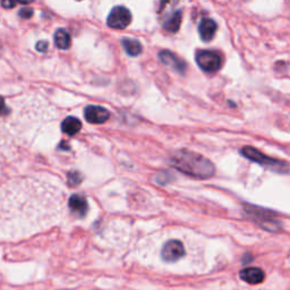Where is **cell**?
Returning <instances> with one entry per match:
<instances>
[{"label": "cell", "instance_id": "obj_1", "mask_svg": "<svg viewBox=\"0 0 290 290\" xmlns=\"http://www.w3.org/2000/svg\"><path fill=\"white\" fill-rule=\"evenodd\" d=\"M171 164L177 170L193 178L207 179L216 174V167L209 159L188 150H180L175 153Z\"/></svg>", "mask_w": 290, "mask_h": 290}, {"label": "cell", "instance_id": "obj_2", "mask_svg": "<svg viewBox=\"0 0 290 290\" xmlns=\"http://www.w3.org/2000/svg\"><path fill=\"white\" fill-rule=\"evenodd\" d=\"M242 155L244 156L247 159L250 161H254V162L261 164V166L268 168V169L273 170L275 173L279 174H287L290 170V168L285 161H280L274 159V157L268 156L264 155L259 150L255 148H252V146H245V148L242 149Z\"/></svg>", "mask_w": 290, "mask_h": 290}, {"label": "cell", "instance_id": "obj_3", "mask_svg": "<svg viewBox=\"0 0 290 290\" xmlns=\"http://www.w3.org/2000/svg\"><path fill=\"white\" fill-rule=\"evenodd\" d=\"M195 60L199 67L205 73H216L223 65V57L214 50H200L196 52Z\"/></svg>", "mask_w": 290, "mask_h": 290}, {"label": "cell", "instance_id": "obj_4", "mask_svg": "<svg viewBox=\"0 0 290 290\" xmlns=\"http://www.w3.org/2000/svg\"><path fill=\"white\" fill-rule=\"evenodd\" d=\"M246 212H248L250 216L255 218L259 221L260 224L262 225V228L268 229L270 231H277L279 230V223L275 220V214L271 211L267 209H262V207H256L249 204L245 205Z\"/></svg>", "mask_w": 290, "mask_h": 290}, {"label": "cell", "instance_id": "obj_5", "mask_svg": "<svg viewBox=\"0 0 290 290\" xmlns=\"http://www.w3.org/2000/svg\"><path fill=\"white\" fill-rule=\"evenodd\" d=\"M132 22V15L130 10L125 7L118 6L114 7L112 10V13L109 14L108 20H107V24L109 25L112 28H116V30H123L126 28L128 25Z\"/></svg>", "mask_w": 290, "mask_h": 290}, {"label": "cell", "instance_id": "obj_6", "mask_svg": "<svg viewBox=\"0 0 290 290\" xmlns=\"http://www.w3.org/2000/svg\"><path fill=\"white\" fill-rule=\"evenodd\" d=\"M185 255V247L181 242L173 239V241L167 242L163 245L162 250H161V257L164 262L173 263L177 262Z\"/></svg>", "mask_w": 290, "mask_h": 290}, {"label": "cell", "instance_id": "obj_7", "mask_svg": "<svg viewBox=\"0 0 290 290\" xmlns=\"http://www.w3.org/2000/svg\"><path fill=\"white\" fill-rule=\"evenodd\" d=\"M84 117L91 124H103L109 119L110 112L103 107L89 106L84 110Z\"/></svg>", "mask_w": 290, "mask_h": 290}, {"label": "cell", "instance_id": "obj_8", "mask_svg": "<svg viewBox=\"0 0 290 290\" xmlns=\"http://www.w3.org/2000/svg\"><path fill=\"white\" fill-rule=\"evenodd\" d=\"M159 58L164 65L174 68L178 73H185L186 63L180 58V57L175 55L174 52L169 51V50H162V51H160L159 53Z\"/></svg>", "mask_w": 290, "mask_h": 290}, {"label": "cell", "instance_id": "obj_9", "mask_svg": "<svg viewBox=\"0 0 290 290\" xmlns=\"http://www.w3.org/2000/svg\"><path fill=\"white\" fill-rule=\"evenodd\" d=\"M242 280L249 285H259L261 282H263L266 274L264 271L260 268H245L239 272Z\"/></svg>", "mask_w": 290, "mask_h": 290}, {"label": "cell", "instance_id": "obj_10", "mask_svg": "<svg viewBox=\"0 0 290 290\" xmlns=\"http://www.w3.org/2000/svg\"><path fill=\"white\" fill-rule=\"evenodd\" d=\"M218 28L217 23L211 19H203L199 25V33L203 41L212 40Z\"/></svg>", "mask_w": 290, "mask_h": 290}, {"label": "cell", "instance_id": "obj_11", "mask_svg": "<svg viewBox=\"0 0 290 290\" xmlns=\"http://www.w3.org/2000/svg\"><path fill=\"white\" fill-rule=\"evenodd\" d=\"M69 207L73 212H75L77 216L83 217L85 216L88 210V203L87 200L82 198L80 195H71L69 199Z\"/></svg>", "mask_w": 290, "mask_h": 290}, {"label": "cell", "instance_id": "obj_12", "mask_svg": "<svg viewBox=\"0 0 290 290\" xmlns=\"http://www.w3.org/2000/svg\"><path fill=\"white\" fill-rule=\"evenodd\" d=\"M81 127H82L81 120L75 117H68L62 123V131L69 136L77 134L78 132L81 131Z\"/></svg>", "mask_w": 290, "mask_h": 290}, {"label": "cell", "instance_id": "obj_13", "mask_svg": "<svg viewBox=\"0 0 290 290\" xmlns=\"http://www.w3.org/2000/svg\"><path fill=\"white\" fill-rule=\"evenodd\" d=\"M181 21H182L181 10H177V12H175L173 15H171L169 19L164 22L163 24L164 30L170 32V33H176V32L179 30V27H180Z\"/></svg>", "mask_w": 290, "mask_h": 290}, {"label": "cell", "instance_id": "obj_14", "mask_svg": "<svg viewBox=\"0 0 290 290\" xmlns=\"http://www.w3.org/2000/svg\"><path fill=\"white\" fill-rule=\"evenodd\" d=\"M70 35L68 34V32L60 28L56 32L55 34V44L57 45V48L62 49V50H66L70 46Z\"/></svg>", "mask_w": 290, "mask_h": 290}, {"label": "cell", "instance_id": "obj_15", "mask_svg": "<svg viewBox=\"0 0 290 290\" xmlns=\"http://www.w3.org/2000/svg\"><path fill=\"white\" fill-rule=\"evenodd\" d=\"M123 46L130 56L136 57L142 52V45L137 40L134 39H124L123 40Z\"/></svg>", "mask_w": 290, "mask_h": 290}, {"label": "cell", "instance_id": "obj_16", "mask_svg": "<svg viewBox=\"0 0 290 290\" xmlns=\"http://www.w3.org/2000/svg\"><path fill=\"white\" fill-rule=\"evenodd\" d=\"M67 178L70 186H76L78 184H81L83 176H82L81 173H78V171H70V173H68Z\"/></svg>", "mask_w": 290, "mask_h": 290}, {"label": "cell", "instance_id": "obj_17", "mask_svg": "<svg viewBox=\"0 0 290 290\" xmlns=\"http://www.w3.org/2000/svg\"><path fill=\"white\" fill-rule=\"evenodd\" d=\"M33 15V10L31 8H22L20 12V16H22L23 19H30Z\"/></svg>", "mask_w": 290, "mask_h": 290}, {"label": "cell", "instance_id": "obj_18", "mask_svg": "<svg viewBox=\"0 0 290 290\" xmlns=\"http://www.w3.org/2000/svg\"><path fill=\"white\" fill-rule=\"evenodd\" d=\"M37 50L40 52H45L48 50V42L46 41H40L37 44Z\"/></svg>", "mask_w": 290, "mask_h": 290}, {"label": "cell", "instance_id": "obj_19", "mask_svg": "<svg viewBox=\"0 0 290 290\" xmlns=\"http://www.w3.org/2000/svg\"><path fill=\"white\" fill-rule=\"evenodd\" d=\"M6 112V103L2 96H0V114H5Z\"/></svg>", "mask_w": 290, "mask_h": 290}, {"label": "cell", "instance_id": "obj_20", "mask_svg": "<svg viewBox=\"0 0 290 290\" xmlns=\"http://www.w3.org/2000/svg\"><path fill=\"white\" fill-rule=\"evenodd\" d=\"M1 5L6 8H12V7L16 6V2H10V1H2Z\"/></svg>", "mask_w": 290, "mask_h": 290}]
</instances>
